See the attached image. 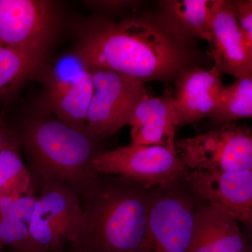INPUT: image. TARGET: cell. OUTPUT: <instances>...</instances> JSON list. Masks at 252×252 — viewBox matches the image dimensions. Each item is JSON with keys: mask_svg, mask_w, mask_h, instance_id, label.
<instances>
[{"mask_svg": "<svg viewBox=\"0 0 252 252\" xmlns=\"http://www.w3.org/2000/svg\"><path fill=\"white\" fill-rule=\"evenodd\" d=\"M94 166L99 174L119 176L149 188L170 185L189 171L177 149L135 143L101 152Z\"/></svg>", "mask_w": 252, "mask_h": 252, "instance_id": "5", "label": "cell"}, {"mask_svg": "<svg viewBox=\"0 0 252 252\" xmlns=\"http://www.w3.org/2000/svg\"><path fill=\"white\" fill-rule=\"evenodd\" d=\"M76 56L89 67L119 73L144 84L175 79L189 54L164 29L140 19L104 22L89 32Z\"/></svg>", "mask_w": 252, "mask_h": 252, "instance_id": "1", "label": "cell"}, {"mask_svg": "<svg viewBox=\"0 0 252 252\" xmlns=\"http://www.w3.org/2000/svg\"><path fill=\"white\" fill-rule=\"evenodd\" d=\"M211 119L221 125L252 119V75L235 79L224 86Z\"/></svg>", "mask_w": 252, "mask_h": 252, "instance_id": "19", "label": "cell"}, {"mask_svg": "<svg viewBox=\"0 0 252 252\" xmlns=\"http://www.w3.org/2000/svg\"><path fill=\"white\" fill-rule=\"evenodd\" d=\"M5 252H11L10 250H8V249H5Z\"/></svg>", "mask_w": 252, "mask_h": 252, "instance_id": "28", "label": "cell"}, {"mask_svg": "<svg viewBox=\"0 0 252 252\" xmlns=\"http://www.w3.org/2000/svg\"><path fill=\"white\" fill-rule=\"evenodd\" d=\"M5 248L4 244L2 243V242L0 240V252H5Z\"/></svg>", "mask_w": 252, "mask_h": 252, "instance_id": "25", "label": "cell"}, {"mask_svg": "<svg viewBox=\"0 0 252 252\" xmlns=\"http://www.w3.org/2000/svg\"><path fill=\"white\" fill-rule=\"evenodd\" d=\"M197 208L185 195L153 193L148 219L147 252H189Z\"/></svg>", "mask_w": 252, "mask_h": 252, "instance_id": "8", "label": "cell"}, {"mask_svg": "<svg viewBox=\"0 0 252 252\" xmlns=\"http://www.w3.org/2000/svg\"><path fill=\"white\" fill-rule=\"evenodd\" d=\"M185 177L209 204L237 221L252 225V171L192 170Z\"/></svg>", "mask_w": 252, "mask_h": 252, "instance_id": "10", "label": "cell"}, {"mask_svg": "<svg viewBox=\"0 0 252 252\" xmlns=\"http://www.w3.org/2000/svg\"><path fill=\"white\" fill-rule=\"evenodd\" d=\"M130 1H89L90 4L102 6L106 9H121L132 4Z\"/></svg>", "mask_w": 252, "mask_h": 252, "instance_id": "24", "label": "cell"}, {"mask_svg": "<svg viewBox=\"0 0 252 252\" xmlns=\"http://www.w3.org/2000/svg\"><path fill=\"white\" fill-rule=\"evenodd\" d=\"M210 44L214 66L222 74L235 79L252 75V53L239 23L234 1L217 0Z\"/></svg>", "mask_w": 252, "mask_h": 252, "instance_id": "11", "label": "cell"}, {"mask_svg": "<svg viewBox=\"0 0 252 252\" xmlns=\"http://www.w3.org/2000/svg\"><path fill=\"white\" fill-rule=\"evenodd\" d=\"M139 182L99 174L81 195L82 215L70 244L79 252H147L153 193Z\"/></svg>", "mask_w": 252, "mask_h": 252, "instance_id": "2", "label": "cell"}, {"mask_svg": "<svg viewBox=\"0 0 252 252\" xmlns=\"http://www.w3.org/2000/svg\"><path fill=\"white\" fill-rule=\"evenodd\" d=\"M20 147L16 135L0 149V195L21 197L32 193L31 175Z\"/></svg>", "mask_w": 252, "mask_h": 252, "instance_id": "17", "label": "cell"}, {"mask_svg": "<svg viewBox=\"0 0 252 252\" xmlns=\"http://www.w3.org/2000/svg\"><path fill=\"white\" fill-rule=\"evenodd\" d=\"M0 240L11 252H35L29 225L16 217L0 219Z\"/></svg>", "mask_w": 252, "mask_h": 252, "instance_id": "20", "label": "cell"}, {"mask_svg": "<svg viewBox=\"0 0 252 252\" xmlns=\"http://www.w3.org/2000/svg\"><path fill=\"white\" fill-rule=\"evenodd\" d=\"M19 197L0 195V219L6 216H14L17 209Z\"/></svg>", "mask_w": 252, "mask_h": 252, "instance_id": "22", "label": "cell"}, {"mask_svg": "<svg viewBox=\"0 0 252 252\" xmlns=\"http://www.w3.org/2000/svg\"><path fill=\"white\" fill-rule=\"evenodd\" d=\"M234 3L239 23L252 53V0H238Z\"/></svg>", "mask_w": 252, "mask_h": 252, "instance_id": "21", "label": "cell"}, {"mask_svg": "<svg viewBox=\"0 0 252 252\" xmlns=\"http://www.w3.org/2000/svg\"><path fill=\"white\" fill-rule=\"evenodd\" d=\"M16 135L27 155L32 193L39 196L64 187L81 197L97 182L94 160L101 152L86 131L41 117L28 121Z\"/></svg>", "mask_w": 252, "mask_h": 252, "instance_id": "3", "label": "cell"}, {"mask_svg": "<svg viewBox=\"0 0 252 252\" xmlns=\"http://www.w3.org/2000/svg\"><path fill=\"white\" fill-rule=\"evenodd\" d=\"M51 22L49 1L0 0V45L42 54Z\"/></svg>", "mask_w": 252, "mask_h": 252, "instance_id": "9", "label": "cell"}, {"mask_svg": "<svg viewBox=\"0 0 252 252\" xmlns=\"http://www.w3.org/2000/svg\"><path fill=\"white\" fill-rule=\"evenodd\" d=\"M16 137V134L12 130H10L6 126L4 121L0 118V149Z\"/></svg>", "mask_w": 252, "mask_h": 252, "instance_id": "23", "label": "cell"}, {"mask_svg": "<svg viewBox=\"0 0 252 252\" xmlns=\"http://www.w3.org/2000/svg\"><path fill=\"white\" fill-rule=\"evenodd\" d=\"M129 126L132 143L176 149L177 113L173 94L167 89L160 97L146 94L132 111Z\"/></svg>", "mask_w": 252, "mask_h": 252, "instance_id": "14", "label": "cell"}, {"mask_svg": "<svg viewBox=\"0 0 252 252\" xmlns=\"http://www.w3.org/2000/svg\"><path fill=\"white\" fill-rule=\"evenodd\" d=\"M63 252H79L76 251V250H73V249H72V250H69V251H68V252H64V251Z\"/></svg>", "mask_w": 252, "mask_h": 252, "instance_id": "27", "label": "cell"}, {"mask_svg": "<svg viewBox=\"0 0 252 252\" xmlns=\"http://www.w3.org/2000/svg\"><path fill=\"white\" fill-rule=\"evenodd\" d=\"M217 0H169L162 3L164 31L176 41L198 38L212 41V20Z\"/></svg>", "mask_w": 252, "mask_h": 252, "instance_id": "16", "label": "cell"}, {"mask_svg": "<svg viewBox=\"0 0 252 252\" xmlns=\"http://www.w3.org/2000/svg\"><path fill=\"white\" fill-rule=\"evenodd\" d=\"M223 74L213 66L210 69L185 68L175 79L173 94L177 127L212 117L224 89Z\"/></svg>", "mask_w": 252, "mask_h": 252, "instance_id": "12", "label": "cell"}, {"mask_svg": "<svg viewBox=\"0 0 252 252\" xmlns=\"http://www.w3.org/2000/svg\"><path fill=\"white\" fill-rule=\"evenodd\" d=\"M41 54L0 45V97L10 94L40 64Z\"/></svg>", "mask_w": 252, "mask_h": 252, "instance_id": "18", "label": "cell"}, {"mask_svg": "<svg viewBox=\"0 0 252 252\" xmlns=\"http://www.w3.org/2000/svg\"><path fill=\"white\" fill-rule=\"evenodd\" d=\"M187 168L210 172L252 171V129L233 123L176 142Z\"/></svg>", "mask_w": 252, "mask_h": 252, "instance_id": "4", "label": "cell"}, {"mask_svg": "<svg viewBox=\"0 0 252 252\" xmlns=\"http://www.w3.org/2000/svg\"><path fill=\"white\" fill-rule=\"evenodd\" d=\"M82 215L81 197L64 187L39 195L29 228L35 252H63L74 240Z\"/></svg>", "mask_w": 252, "mask_h": 252, "instance_id": "7", "label": "cell"}, {"mask_svg": "<svg viewBox=\"0 0 252 252\" xmlns=\"http://www.w3.org/2000/svg\"><path fill=\"white\" fill-rule=\"evenodd\" d=\"M89 68L94 93L86 132L96 139L108 137L129 125L136 104L148 92L140 81L109 69Z\"/></svg>", "mask_w": 252, "mask_h": 252, "instance_id": "6", "label": "cell"}, {"mask_svg": "<svg viewBox=\"0 0 252 252\" xmlns=\"http://www.w3.org/2000/svg\"><path fill=\"white\" fill-rule=\"evenodd\" d=\"M50 86L48 101L56 118L76 130L86 131L88 111L94 93L90 68H59Z\"/></svg>", "mask_w": 252, "mask_h": 252, "instance_id": "13", "label": "cell"}, {"mask_svg": "<svg viewBox=\"0 0 252 252\" xmlns=\"http://www.w3.org/2000/svg\"><path fill=\"white\" fill-rule=\"evenodd\" d=\"M248 249L234 219L209 203L197 208L189 252H248Z\"/></svg>", "mask_w": 252, "mask_h": 252, "instance_id": "15", "label": "cell"}, {"mask_svg": "<svg viewBox=\"0 0 252 252\" xmlns=\"http://www.w3.org/2000/svg\"><path fill=\"white\" fill-rule=\"evenodd\" d=\"M248 252H252V245L251 246H249Z\"/></svg>", "mask_w": 252, "mask_h": 252, "instance_id": "26", "label": "cell"}]
</instances>
